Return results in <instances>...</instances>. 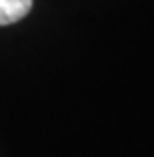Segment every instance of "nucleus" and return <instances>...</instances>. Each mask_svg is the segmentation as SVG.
I'll use <instances>...</instances> for the list:
<instances>
[{
    "instance_id": "nucleus-1",
    "label": "nucleus",
    "mask_w": 154,
    "mask_h": 157,
    "mask_svg": "<svg viewBox=\"0 0 154 157\" xmlns=\"http://www.w3.org/2000/svg\"><path fill=\"white\" fill-rule=\"evenodd\" d=\"M30 8L32 0H0V26L22 20Z\"/></svg>"
}]
</instances>
